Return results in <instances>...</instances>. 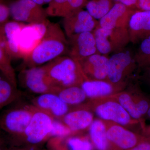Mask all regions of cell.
I'll return each instance as SVG.
<instances>
[{
	"label": "cell",
	"instance_id": "27",
	"mask_svg": "<svg viewBox=\"0 0 150 150\" xmlns=\"http://www.w3.org/2000/svg\"><path fill=\"white\" fill-rule=\"evenodd\" d=\"M11 59L4 45H0V72L17 87L16 75L11 63Z\"/></svg>",
	"mask_w": 150,
	"mask_h": 150
},
{
	"label": "cell",
	"instance_id": "17",
	"mask_svg": "<svg viewBox=\"0 0 150 150\" xmlns=\"http://www.w3.org/2000/svg\"><path fill=\"white\" fill-rule=\"evenodd\" d=\"M136 9L115 3L112 8L99 20L98 26L105 29L128 28L131 16Z\"/></svg>",
	"mask_w": 150,
	"mask_h": 150
},
{
	"label": "cell",
	"instance_id": "36",
	"mask_svg": "<svg viewBox=\"0 0 150 150\" xmlns=\"http://www.w3.org/2000/svg\"><path fill=\"white\" fill-rule=\"evenodd\" d=\"M141 134L146 137H150V125H145L142 129Z\"/></svg>",
	"mask_w": 150,
	"mask_h": 150
},
{
	"label": "cell",
	"instance_id": "28",
	"mask_svg": "<svg viewBox=\"0 0 150 150\" xmlns=\"http://www.w3.org/2000/svg\"><path fill=\"white\" fill-rule=\"evenodd\" d=\"M140 43L139 46L134 55V59L138 67V71L150 67V36Z\"/></svg>",
	"mask_w": 150,
	"mask_h": 150
},
{
	"label": "cell",
	"instance_id": "24",
	"mask_svg": "<svg viewBox=\"0 0 150 150\" xmlns=\"http://www.w3.org/2000/svg\"><path fill=\"white\" fill-rule=\"evenodd\" d=\"M56 94L69 106L77 107L88 100L85 92L79 86L59 88Z\"/></svg>",
	"mask_w": 150,
	"mask_h": 150
},
{
	"label": "cell",
	"instance_id": "1",
	"mask_svg": "<svg viewBox=\"0 0 150 150\" xmlns=\"http://www.w3.org/2000/svg\"><path fill=\"white\" fill-rule=\"evenodd\" d=\"M68 40L59 24L49 22L40 43L23 59L25 68L38 67L63 56L68 51Z\"/></svg>",
	"mask_w": 150,
	"mask_h": 150
},
{
	"label": "cell",
	"instance_id": "4",
	"mask_svg": "<svg viewBox=\"0 0 150 150\" xmlns=\"http://www.w3.org/2000/svg\"><path fill=\"white\" fill-rule=\"evenodd\" d=\"M108 96L118 101L132 118L139 121L142 129L144 127V117L150 106V98L142 90L137 78L123 90Z\"/></svg>",
	"mask_w": 150,
	"mask_h": 150
},
{
	"label": "cell",
	"instance_id": "3",
	"mask_svg": "<svg viewBox=\"0 0 150 150\" xmlns=\"http://www.w3.org/2000/svg\"><path fill=\"white\" fill-rule=\"evenodd\" d=\"M81 105L91 110L101 120L117 123L133 131V129L138 127L141 134L140 121L132 118L118 101L110 97L89 99Z\"/></svg>",
	"mask_w": 150,
	"mask_h": 150
},
{
	"label": "cell",
	"instance_id": "30",
	"mask_svg": "<svg viewBox=\"0 0 150 150\" xmlns=\"http://www.w3.org/2000/svg\"><path fill=\"white\" fill-rule=\"evenodd\" d=\"M74 135V133L62 121L54 118L50 137L63 138Z\"/></svg>",
	"mask_w": 150,
	"mask_h": 150
},
{
	"label": "cell",
	"instance_id": "41",
	"mask_svg": "<svg viewBox=\"0 0 150 150\" xmlns=\"http://www.w3.org/2000/svg\"><path fill=\"white\" fill-rule=\"evenodd\" d=\"M2 2V0H0V3Z\"/></svg>",
	"mask_w": 150,
	"mask_h": 150
},
{
	"label": "cell",
	"instance_id": "26",
	"mask_svg": "<svg viewBox=\"0 0 150 150\" xmlns=\"http://www.w3.org/2000/svg\"><path fill=\"white\" fill-rule=\"evenodd\" d=\"M113 0H88L85 6L87 11L95 19H100L114 5Z\"/></svg>",
	"mask_w": 150,
	"mask_h": 150
},
{
	"label": "cell",
	"instance_id": "10",
	"mask_svg": "<svg viewBox=\"0 0 150 150\" xmlns=\"http://www.w3.org/2000/svg\"><path fill=\"white\" fill-rule=\"evenodd\" d=\"M9 7L10 16L15 21L32 24L48 21L46 9L31 0H16Z\"/></svg>",
	"mask_w": 150,
	"mask_h": 150
},
{
	"label": "cell",
	"instance_id": "18",
	"mask_svg": "<svg viewBox=\"0 0 150 150\" xmlns=\"http://www.w3.org/2000/svg\"><path fill=\"white\" fill-rule=\"evenodd\" d=\"M130 42L140 43L150 36V11L137 10L131 16L128 25Z\"/></svg>",
	"mask_w": 150,
	"mask_h": 150
},
{
	"label": "cell",
	"instance_id": "29",
	"mask_svg": "<svg viewBox=\"0 0 150 150\" xmlns=\"http://www.w3.org/2000/svg\"><path fill=\"white\" fill-rule=\"evenodd\" d=\"M69 150H93V146L88 136H70L66 140Z\"/></svg>",
	"mask_w": 150,
	"mask_h": 150
},
{
	"label": "cell",
	"instance_id": "42",
	"mask_svg": "<svg viewBox=\"0 0 150 150\" xmlns=\"http://www.w3.org/2000/svg\"><path fill=\"white\" fill-rule=\"evenodd\" d=\"M0 150H2L1 149V147H0Z\"/></svg>",
	"mask_w": 150,
	"mask_h": 150
},
{
	"label": "cell",
	"instance_id": "31",
	"mask_svg": "<svg viewBox=\"0 0 150 150\" xmlns=\"http://www.w3.org/2000/svg\"><path fill=\"white\" fill-rule=\"evenodd\" d=\"M138 72L136 76L137 80L150 89V67L142 69Z\"/></svg>",
	"mask_w": 150,
	"mask_h": 150
},
{
	"label": "cell",
	"instance_id": "34",
	"mask_svg": "<svg viewBox=\"0 0 150 150\" xmlns=\"http://www.w3.org/2000/svg\"><path fill=\"white\" fill-rule=\"evenodd\" d=\"M137 9L150 11V0H137Z\"/></svg>",
	"mask_w": 150,
	"mask_h": 150
},
{
	"label": "cell",
	"instance_id": "19",
	"mask_svg": "<svg viewBox=\"0 0 150 150\" xmlns=\"http://www.w3.org/2000/svg\"><path fill=\"white\" fill-rule=\"evenodd\" d=\"M94 119V114L82 105L70 110L61 119L74 134L88 130Z\"/></svg>",
	"mask_w": 150,
	"mask_h": 150
},
{
	"label": "cell",
	"instance_id": "9",
	"mask_svg": "<svg viewBox=\"0 0 150 150\" xmlns=\"http://www.w3.org/2000/svg\"><path fill=\"white\" fill-rule=\"evenodd\" d=\"M19 81L25 88L33 93H56L59 89L52 83L44 66L25 68L19 76Z\"/></svg>",
	"mask_w": 150,
	"mask_h": 150
},
{
	"label": "cell",
	"instance_id": "14",
	"mask_svg": "<svg viewBox=\"0 0 150 150\" xmlns=\"http://www.w3.org/2000/svg\"><path fill=\"white\" fill-rule=\"evenodd\" d=\"M98 24L96 19L83 9L64 18L63 21L65 34L68 38L83 33L93 32Z\"/></svg>",
	"mask_w": 150,
	"mask_h": 150
},
{
	"label": "cell",
	"instance_id": "8",
	"mask_svg": "<svg viewBox=\"0 0 150 150\" xmlns=\"http://www.w3.org/2000/svg\"><path fill=\"white\" fill-rule=\"evenodd\" d=\"M103 121L106 128L107 150H128L146 139L142 134L121 125Z\"/></svg>",
	"mask_w": 150,
	"mask_h": 150
},
{
	"label": "cell",
	"instance_id": "20",
	"mask_svg": "<svg viewBox=\"0 0 150 150\" xmlns=\"http://www.w3.org/2000/svg\"><path fill=\"white\" fill-rule=\"evenodd\" d=\"M25 25L23 23L15 21H8L3 24L4 37V46L11 59H21L19 49L18 37Z\"/></svg>",
	"mask_w": 150,
	"mask_h": 150
},
{
	"label": "cell",
	"instance_id": "11",
	"mask_svg": "<svg viewBox=\"0 0 150 150\" xmlns=\"http://www.w3.org/2000/svg\"><path fill=\"white\" fill-rule=\"evenodd\" d=\"M54 119L36 108L23 135L27 142L31 144H37L50 137Z\"/></svg>",
	"mask_w": 150,
	"mask_h": 150
},
{
	"label": "cell",
	"instance_id": "21",
	"mask_svg": "<svg viewBox=\"0 0 150 150\" xmlns=\"http://www.w3.org/2000/svg\"><path fill=\"white\" fill-rule=\"evenodd\" d=\"M88 0H52L46 9L47 16L53 17L69 16L82 9Z\"/></svg>",
	"mask_w": 150,
	"mask_h": 150
},
{
	"label": "cell",
	"instance_id": "6",
	"mask_svg": "<svg viewBox=\"0 0 150 150\" xmlns=\"http://www.w3.org/2000/svg\"><path fill=\"white\" fill-rule=\"evenodd\" d=\"M93 33L98 51L102 55L123 51L130 42L128 28L105 29L98 25Z\"/></svg>",
	"mask_w": 150,
	"mask_h": 150
},
{
	"label": "cell",
	"instance_id": "43",
	"mask_svg": "<svg viewBox=\"0 0 150 150\" xmlns=\"http://www.w3.org/2000/svg\"><path fill=\"white\" fill-rule=\"evenodd\" d=\"M24 150V149H22V150Z\"/></svg>",
	"mask_w": 150,
	"mask_h": 150
},
{
	"label": "cell",
	"instance_id": "25",
	"mask_svg": "<svg viewBox=\"0 0 150 150\" xmlns=\"http://www.w3.org/2000/svg\"><path fill=\"white\" fill-rule=\"evenodd\" d=\"M19 96L17 87L1 74L0 76V110L13 103Z\"/></svg>",
	"mask_w": 150,
	"mask_h": 150
},
{
	"label": "cell",
	"instance_id": "38",
	"mask_svg": "<svg viewBox=\"0 0 150 150\" xmlns=\"http://www.w3.org/2000/svg\"><path fill=\"white\" fill-rule=\"evenodd\" d=\"M31 1L39 5L42 6L43 5L45 4H49L52 1V0H31Z\"/></svg>",
	"mask_w": 150,
	"mask_h": 150
},
{
	"label": "cell",
	"instance_id": "39",
	"mask_svg": "<svg viewBox=\"0 0 150 150\" xmlns=\"http://www.w3.org/2000/svg\"><path fill=\"white\" fill-rule=\"evenodd\" d=\"M63 138H59V145L57 146V150H69L67 148V145H61V142Z\"/></svg>",
	"mask_w": 150,
	"mask_h": 150
},
{
	"label": "cell",
	"instance_id": "23",
	"mask_svg": "<svg viewBox=\"0 0 150 150\" xmlns=\"http://www.w3.org/2000/svg\"><path fill=\"white\" fill-rule=\"evenodd\" d=\"M88 130V137L94 148L97 150H107L108 142L103 121L99 118L94 119Z\"/></svg>",
	"mask_w": 150,
	"mask_h": 150
},
{
	"label": "cell",
	"instance_id": "33",
	"mask_svg": "<svg viewBox=\"0 0 150 150\" xmlns=\"http://www.w3.org/2000/svg\"><path fill=\"white\" fill-rule=\"evenodd\" d=\"M128 150H150V137H146L142 142Z\"/></svg>",
	"mask_w": 150,
	"mask_h": 150
},
{
	"label": "cell",
	"instance_id": "2",
	"mask_svg": "<svg viewBox=\"0 0 150 150\" xmlns=\"http://www.w3.org/2000/svg\"><path fill=\"white\" fill-rule=\"evenodd\" d=\"M48 77L58 88L79 86L87 79L79 62L69 56H59L44 65Z\"/></svg>",
	"mask_w": 150,
	"mask_h": 150
},
{
	"label": "cell",
	"instance_id": "35",
	"mask_svg": "<svg viewBox=\"0 0 150 150\" xmlns=\"http://www.w3.org/2000/svg\"><path fill=\"white\" fill-rule=\"evenodd\" d=\"M113 1L116 3H121L128 7L138 10L137 7V0H113Z\"/></svg>",
	"mask_w": 150,
	"mask_h": 150
},
{
	"label": "cell",
	"instance_id": "37",
	"mask_svg": "<svg viewBox=\"0 0 150 150\" xmlns=\"http://www.w3.org/2000/svg\"><path fill=\"white\" fill-rule=\"evenodd\" d=\"M4 32H3V24H0V45H4Z\"/></svg>",
	"mask_w": 150,
	"mask_h": 150
},
{
	"label": "cell",
	"instance_id": "16",
	"mask_svg": "<svg viewBox=\"0 0 150 150\" xmlns=\"http://www.w3.org/2000/svg\"><path fill=\"white\" fill-rule=\"evenodd\" d=\"M33 105L54 119L60 120L70 110V106L56 94L51 93L40 94L33 100Z\"/></svg>",
	"mask_w": 150,
	"mask_h": 150
},
{
	"label": "cell",
	"instance_id": "12",
	"mask_svg": "<svg viewBox=\"0 0 150 150\" xmlns=\"http://www.w3.org/2000/svg\"><path fill=\"white\" fill-rule=\"evenodd\" d=\"M69 56L79 61L93 54H99L93 32H86L73 35L68 39Z\"/></svg>",
	"mask_w": 150,
	"mask_h": 150
},
{
	"label": "cell",
	"instance_id": "7",
	"mask_svg": "<svg viewBox=\"0 0 150 150\" xmlns=\"http://www.w3.org/2000/svg\"><path fill=\"white\" fill-rule=\"evenodd\" d=\"M35 110L33 105L8 109L0 116V129L12 136L23 135Z\"/></svg>",
	"mask_w": 150,
	"mask_h": 150
},
{
	"label": "cell",
	"instance_id": "32",
	"mask_svg": "<svg viewBox=\"0 0 150 150\" xmlns=\"http://www.w3.org/2000/svg\"><path fill=\"white\" fill-rule=\"evenodd\" d=\"M10 16V11L9 6L2 2L0 3V24H4L8 21Z\"/></svg>",
	"mask_w": 150,
	"mask_h": 150
},
{
	"label": "cell",
	"instance_id": "40",
	"mask_svg": "<svg viewBox=\"0 0 150 150\" xmlns=\"http://www.w3.org/2000/svg\"><path fill=\"white\" fill-rule=\"evenodd\" d=\"M144 119H148V120H150V106L149 109H148L147 112L146 113L144 117Z\"/></svg>",
	"mask_w": 150,
	"mask_h": 150
},
{
	"label": "cell",
	"instance_id": "22",
	"mask_svg": "<svg viewBox=\"0 0 150 150\" xmlns=\"http://www.w3.org/2000/svg\"><path fill=\"white\" fill-rule=\"evenodd\" d=\"M81 87L88 100L110 96L123 90L106 81L86 80Z\"/></svg>",
	"mask_w": 150,
	"mask_h": 150
},
{
	"label": "cell",
	"instance_id": "15",
	"mask_svg": "<svg viewBox=\"0 0 150 150\" xmlns=\"http://www.w3.org/2000/svg\"><path fill=\"white\" fill-rule=\"evenodd\" d=\"M108 61L105 55L96 54L78 62L87 79L108 81Z\"/></svg>",
	"mask_w": 150,
	"mask_h": 150
},
{
	"label": "cell",
	"instance_id": "13",
	"mask_svg": "<svg viewBox=\"0 0 150 150\" xmlns=\"http://www.w3.org/2000/svg\"><path fill=\"white\" fill-rule=\"evenodd\" d=\"M49 22L25 24L22 29L18 37L21 59H24L40 43L46 33Z\"/></svg>",
	"mask_w": 150,
	"mask_h": 150
},
{
	"label": "cell",
	"instance_id": "5",
	"mask_svg": "<svg viewBox=\"0 0 150 150\" xmlns=\"http://www.w3.org/2000/svg\"><path fill=\"white\" fill-rule=\"evenodd\" d=\"M138 67L131 52L122 51L109 58L108 81L121 89L126 88L134 79V74Z\"/></svg>",
	"mask_w": 150,
	"mask_h": 150
}]
</instances>
